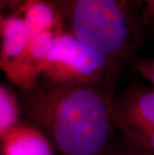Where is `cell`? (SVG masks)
<instances>
[{
	"label": "cell",
	"instance_id": "52a82bcc",
	"mask_svg": "<svg viewBox=\"0 0 154 155\" xmlns=\"http://www.w3.org/2000/svg\"><path fill=\"white\" fill-rule=\"evenodd\" d=\"M19 15L23 18L29 34L45 31L64 32L56 8L48 0H26Z\"/></svg>",
	"mask_w": 154,
	"mask_h": 155
},
{
	"label": "cell",
	"instance_id": "6da1fadb",
	"mask_svg": "<svg viewBox=\"0 0 154 155\" xmlns=\"http://www.w3.org/2000/svg\"><path fill=\"white\" fill-rule=\"evenodd\" d=\"M21 112L61 155H106L114 99L104 85L60 83L44 76L19 88Z\"/></svg>",
	"mask_w": 154,
	"mask_h": 155
},
{
	"label": "cell",
	"instance_id": "30bf717a",
	"mask_svg": "<svg viewBox=\"0 0 154 155\" xmlns=\"http://www.w3.org/2000/svg\"><path fill=\"white\" fill-rule=\"evenodd\" d=\"M127 3H133L141 13L143 21L154 25V0H125Z\"/></svg>",
	"mask_w": 154,
	"mask_h": 155
},
{
	"label": "cell",
	"instance_id": "3957f363",
	"mask_svg": "<svg viewBox=\"0 0 154 155\" xmlns=\"http://www.w3.org/2000/svg\"><path fill=\"white\" fill-rule=\"evenodd\" d=\"M115 66L99 50L64 31L57 36L41 76L60 83L103 85Z\"/></svg>",
	"mask_w": 154,
	"mask_h": 155
},
{
	"label": "cell",
	"instance_id": "7a4b0ae2",
	"mask_svg": "<svg viewBox=\"0 0 154 155\" xmlns=\"http://www.w3.org/2000/svg\"><path fill=\"white\" fill-rule=\"evenodd\" d=\"M63 29L92 46L114 64L125 59L135 43V27L124 0H48Z\"/></svg>",
	"mask_w": 154,
	"mask_h": 155
},
{
	"label": "cell",
	"instance_id": "277c9868",
	"mask_svg": "<svg viewBox=\"0 0 154 155\" xmlns=\"http://www.w3.org/2000/svg\"><path fill=\"white\" fill-rule=\"evenodd\" d=\"M1 52L0 65L16 86L20 85L22 66L25 59L29 33L23 18L18 14L1 16Z\"/></svg>",
	"mask_w": 154,
	"mask_h": 155
},
{
	"label": "cell",
	"instance_id": "8fae6325",
	"mask_svg": "<svg viewBox=\"0 0 154 155\" xmlns=\"http://www.w3.org/2000/svg\"><path fill=\"white\" fill-rule=\"evenodd\" d=\"M135 69L140 75L147 79L154 89V57L150 60H138L135 62Z\"/></svg>",
	"mask_w": 154,
	"mask_h": 155
},
{
	"label": "cell",
	"instance_id": "9c48e42d",
	"mask_svg": "<svg viewBox=\"0 0 154 155\" xmlns=\"http://www.w3.org/2000/svg\"><path fill=\"white\" fill-rule=\"evenodd\" d=\"M133 146L154 155V129L132 126H117Z\"/></svg>",
	"mask_w": 154,
	"mask_h": 155
},
{
	"label": "cell",
	"instance_id": "ba28073f",
	"mask_svg": "<svg viewBox=\"0 0 154 155\" xmlns=\"http://www.w3.org/2000/svg\"><path fill=\"white\" fill-rule=\"evenodd\" d=\"M21 113L20 104L17 96L6 85H0V136L19 124Z\"/></svg>",
	"mask_w": 154,
	"mask_h": 155
},
{
	"label": "cell",
	"instance_id": "8992f818",
	"mask_svg": "<svg viewBox=\"0 0 154 155\" xmlns=\"http://www.w3.org/2000/svg\"><path fill=\"white\" fill-rule=\"evenodd\" d=\"M2 155H53V146L40 130L32 125L13 127L1 137Z\"/></svg>",
	"mask_w": 154,
	"mask_h": 155
},
{
	"label": "cell",
	"instance_id": "5b68a950",
	"mask_svg": "<svg viewBox=\"0 0 154 155\" xmlns=\"http://www.w3.org/2000/svg\"><path fill=\"white\" fill-rule=\"evenodd\" d=\"M116 126L154 129V89H133L114 99Z\"/></svg>",
	"mask_w": 154,
	"mask_h": 155
},
{
	"label": "cell",
	"instance_id": "7c38bea8",
	"mask_svg": "<svg viewBox=\"0 0 154 155\" xmlns=\"http://www.w3.org/2000/svg\"><path fill=\"white\" fill-rule=\"evenodd\" d=\"M1 7H9L13 10L14 14H20V11L23 7L26 0H0Z\"/></svg>",
	"mask_w": 154,
	"mask_h": 155
},
{
	"label": "cell",
	"instance_id": "4fadbf2b",
	"mask_svg": "<svg viewBox=\"0 0 154 155\" xmlns=\"http://www.w3.org/2000/svg\"><path fill=\"white\" fill-rule=\"evenodd\" d=\"M131 147L132 148H127L125 150H121L120 152H117L114 155H152L136 146H131Z\"/></svg>",
	"mask_w": 154,
	"mask_h": 155
}]
</instances>
